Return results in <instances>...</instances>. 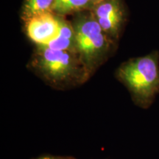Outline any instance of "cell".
Segmentation results:
<instances>
[{"label": "cell", "instance_id": "1", "mask_svg": "<svg viewBox=\"0 0 159 159\" xmlns=\"http://www.w3.org/2000/svg\"><path fill=\"white\" fill-rule=\"evenodd\" d=\"M27 68L43 83L56 90L80 86L91 78L77 52L35 46Z\"/></svg>", "mask_w": 159, "mask_h": 159}, {"label": "cell", "instance_id": "2", "mask_svg": "<svg viewBox=\"0 0 159 159\" xmlns=\"http://www.w3.org/2000/svg\"><path fill=\"white\" fill-rule=\"evenodd\" d=\"M115 77L128 89L136 106L149 108L159 94V52L152 51L121 63Z\"/></svg>", "mask_w": 159, "mask_h": 159}, {"label": "cell", "instance_id": "3", "mask_svg": "<svg viewBox=\"0 0 159 159\" xmlns=\"http://www.w3.org/2000/svg\"><path fill=\"white\" fill-rule=\"evenodd\" d=\"M77 54L91 77L115 52L117 42L105 33L90 11L72 15Z\"/></svg>", "mask_w": 159, "mask_h": 159}, {"label": "cell", "instance_id": "4", "mask_svg": "<svg viewBox=\"0 0 159 159\" xmlns=\"http://www.w3.org/2000/svg\"><path fill=\"white\" fill-rule=\"evenodd\" d=\"M90 11L105 33L118 42L128 19L124 0H99Z\"/></svg>", "mask_w": 159, "mask_h": 159}, {"label": "cell", "instance_id": "5", "mask_svg": "<svg viewBox=\"0 0 159 159\" xmlns=\"http://www.w3.org/2000/svg\"><path fill=\"white\" fill-rule=\"evenodd\" d=\"M61 16L53 12L38 15L22 21L27 37L35 45H46L58 33Z\"/></svg>", "mask_w": 159, "mask_h": 159}, {"label": "cell", "instance_id": "6", "mask_svg": "<svg viewBox=\"0 0 159 159\" xmlns=\"http://www.w3.org/2000/svg\"><path fill=\"white\" fill-rule=\"evenodd\" d=\"M41 46H45L55 50L69 51L77 53L75 33L71 20H68L65 16H61V26L56 36L48 43Z\"/></svg>", "mask_w": 159, "mask_h": 159}, {"label": "cell", "instance_id": "7", "mask_svg": "<svg viewBox=\"0 0 159 159\" xmlns=\"http://www.w3.org/2000/svg\"><path fill=\"white\" fill-rule=\"evenodd\" d=\"M94 4L91 0H55L52 12L55 14L66 17L69 15L85 11H91Z\"/></svg>", "mask_w": 159, "mask_h": 159}, {"label": "cell", "instance_id": "8", "mask_svg": "<svg viewBox=\"0 0 159 159\" xmlns=\"http://www.w3.org/2000/svg\"><path fill=\"white\" fill-rule=\"evenodd\" d=\"M55 0H23L20 18L21 21L35 16L52 12Z\"/></svg>", "mask_w": 159, "mask_h": 159}, {"label": "cell", "instance_id": "9", "mask_svg": "<svg viewBox=\"0 0 159 159\" xmlns=\"http://www.w3.org/2000/svg\"><path fill=\"white\" fill-rule=\"evenodd\" d=\"M35 159H77L70 156H43Z\"/></svg>", "mask_w": 159, "mask_h": 159}, {"label": "cell", "instance_id": "10", "mask_svg": "<svg viewBox=\"0 0 159 159\" xmlns=\"http://www.w3.org/2000/svg\"><path fill=\"white\" fill-rule=\"evenodd\" d=\"M91 1H92V2H93V4H94H94H95V3H96V2H98V1H99V0H91Z\"/></svg>", "mask_w": 159, "mask_h": 159}]
</instances>
